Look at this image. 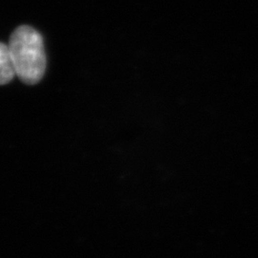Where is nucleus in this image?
<instances>
[{
    "mask_svg": "<svg viewBox=\"0 0 258 258\" xmlns=\"http://www.w3.org/2000/svg\"><path fill=\"white\" fill-rule=\"evenodd\" d=\"M16 76L9 46L0 42V85L9 83Z\"/></svg>",
    "mask_w": 258,
    "mask_h": 258,
    "instance_id": "2",
    "label": "nucleus"
},
{
    "mask_svg": "<svg viewBox=\"0 0 258 258\" xmlns=\"http://www.w3.org/2000/svg\"><path fill=\"white\" fill-rule=\"evenodd\" d=\"M9 49L16 76L28 85L39 83L46 70L43 38L34 28L22 25L11 35Z\"/></svg>",
    "mask_w": 258,
    "mask_h": 258,
    "instance_id": "1",
    "label": "nucleus"
}]
</instances>
